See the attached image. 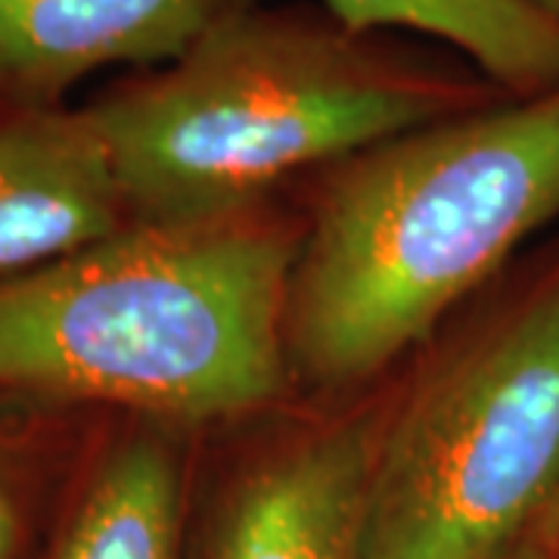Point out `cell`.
Returning <instances> with one entry per match:
<instances>
[{
	"mask_svg": "<svg viewBox=\"0 0 559 559\" xmlns=\"http://www.w3.org/2000/svg\"><path fill=\"white\" fill-rule=\"evenodd\" d=\"M503 97L476 69L352 32L326 10L242 7L84 116L131 221L202 224L246 215L299 171Z\"/></svg>",
	"mask_w": 559,
	"mask_h": 559,
	"instance_id": "1",
	"label": "cell"
},
{
	"mask_svg": "<svg viewBox=\"0 0 559 559\" xmlns=\"http://www.w3.org/2000/svg\"><path fill=\"white\" fill-rule=\"evenodd\" d=\"M557 218L559 87L342 159L296 246L289 370L326 389L377 377Z\"/></svg>",
	"mask_w": 559,
	"mask_h": 559,
	"instance_id": "2",
	"label": "cell"
},
{
	"mask_svg": "<svg viewBox=\"0 0 559 559\" xmlns=\"http://www.w3.org/2000/svg\"><path fill=\"white\" fill-rule=\"evenodd\" d=\"M296 242L246 215L140 224L0 280V392L171 419L277 399Z\"/></svg>",
	"mask_w": 559,
	"mask_h": 559,
	"instance_id": "3",
	"label": "cell"
},
{
	"mask_svg": "<svg viewBox=\"0 0 559 559\" xmlns=\"http://www.w3.org/2000/svg\"><path fill=\"white\" fill-rule=\"evenodd\" d=\"M559 498V249L432 367L373 451L355 559H481Z\"/></svg>",
	"mask_w": 559,
	"mask_h": 559,
	"instance_id": "4",
	"label": "cell"
},
{
	"mask_svg": "<svg viewBox=\"0 0 559 559\" xmlns=\"http://www.w3.org/2000/svg\"><path fill=\"white\" fill-rule=\"evenodd\" d=\"M252 0H0V97L50 109L103 66H165Z\"/></svg>",
	"mask_w": 559,
	"mask_h": 559,
	"instance_id": "5",
	"label": "cell"
},
{
	"mask_svg": "<svg viewBox=\"0 0 559 559\" xmlns=\"http://www.w3.org/2000/svg\"><path fill=\"white\" fill-rule=\"evenodd\" d=\"M131 224L84 109L13 106L0 116V274L35 271Z\"/></svg>",
	"mask_w": 559,
	"mask_h": 559,
	"instance_id": "6",
	"label": "cell"
},
{
	"mask_svg": "<svg viewBox=\"0 0 559 559\" xmlns=\"http://www.w3.org/2000/svg\"><path fill=\"white\" fill-rule=\"evenodd\" d=\"M380 426L342 419L240 481L205 559H355Z\"/></svg>",
	"mask_w": 559,
	"mask_h": 559,
	"instance_id": "7",
	"label": "cell"
},
{
	"mask_svg": "<svg viewBox=\"0 0 559 559\" xmlns=\"http://www.w3.org/2000/svg\"><path fill=\"white\" fill-rule=\"evenodd\" d=\"M352 32L411 28L460 50L510 97L559 87V16L532 0H326Z\"/></svg>",
	"mask_w": 559,
	"mask_h": 559,
	"instance_id": "8",
	"label": "cell"
},
{
	"mask_svg": "<svg viewBox=\"0 0 559 559\" xmlns=\"http://www.w3.org/2000/svg\"><path fill=\"white\" fill-rule=\"evenodd\" d=\"M180 528L178 448L140 432L106 454L53 559H180Z\"/></svg>",
	"mask_w": 559,
	"mask_h": 559,
	"instance_id": "9",
	"label": "cell"
},
{
	"mask_svg": "<svg viewBox=\"0 0 559 559\" xmlns=\"http://www.w3.org/2000/svg\"><path fill=\"white\" fill-rule=\"evenodd\" d=\"M481 559H559V498L516 538L500 544Z\"/></svg>",
	"mask_w": 559,
	"mask_h": 559,
	"instance_id": "10",
	"label": "cell"
},
{
	"mask_svg": "<svg viewBox=\"0 0 559 559\" xmlns=\"http://www.w3.org/2000/svg\"><path fill=\"white\" fill-rule=\"evenodd\" d=\"M16 535H20L16 507H13V498L7 491V481L0 479V559H13Z\"/></svg>",
	"mask_w": 559,
	"mask_h": 559,
	"instance_id": "11",
	"label": "cell"
},
{
	"mask_svg": "<svg viewBox=\"0 0 559 559\" xmlns=\"http://www.w3.org/2000/svg\"><path fill=\"white\" fill-rule=\"evenodd\" d=\"M535 7H540V10H547V13H554V16H559V0H532Z\"/></svg>",
	"mask_w": 559,
	"mask_h": 559,
	"instance_id": "12",
	"label": "cell"
}]
</instances>
